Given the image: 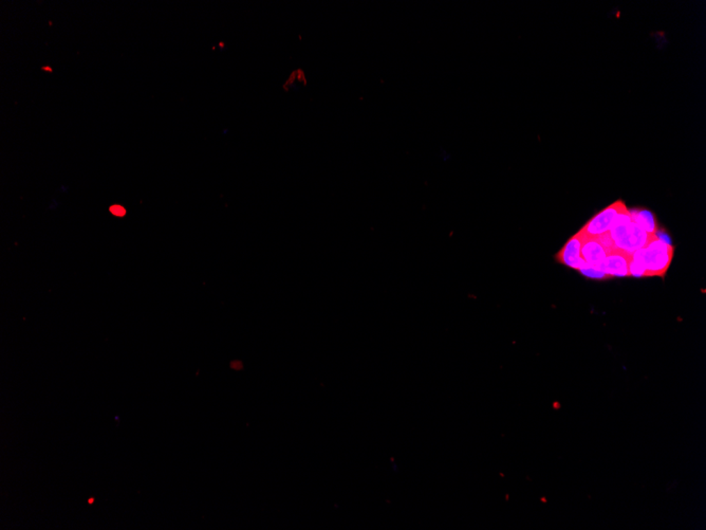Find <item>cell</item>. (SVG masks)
<instances>
[{"mask_svg": "<svg viewBox=\"0 0 706 530\" xmlns=\"http://www.w3.org/2000/svg\"><path fill=\"white\" fill-rule=\"evenodd\" d=\"M675 248L658 235H652L650 241L642 249L632 255L629 263V276L664 278L673 259Z\"/></svg>", "mask_w": 706, "mask_h": 530, "instance_id": "6da1fadb", "label": "cell"}, {"mask_svg": "<svg viewBox=\"0 0 706 530\" xmlns=\"http://www.w3.org/2000/svg\"><path fill=\"white\" fill-rule=\"evenodd\" d=\"M608 234L613 243L614 250H620L630 255L645 247L652 236L632 220L627 208L618 215Z\"/></svg>", "mask_w": 706, "mask_h": 530, "instance_id": "7a4b0ae2", "label": "cell"}, {"mask_svg": "<svg viewBox=\"0 0 706 530\" xmlns=\"http://www.w3.org/2000/svg\"><path fill=\"white\" fill-rule=\"evenodd\" d=\"M627 207L622 200L616 201L597 213L579 231L584 239H596L609 232L618 215Z\"/></svg>", "mask_w": 706, "mask_h": 530, "instance_id": "3957f363", "label": "cell"}, {"mask_svg": "<svg viewBox=\"0 0 706 530\" xmlns=\"http://www.w3.org/2000/svg\"><path fill=\"white\" fill-rule=\"evenodd\" d=\"M584 241H585V239L579 232L573 235L565 243V245L561 248V251L557 253L556 257H555L557 263L567 266L569 268H572V269L577 270V271L581 269L586 264L583 261V259H581V246H583Z\"/></svg>", "mask_w": 706, "mask_h": 530, "instance_id": "277c9868", "label": "cell"}, {"mask_svg": "<svg viewBox=\"0 0 706 530\" xmlns=\"http://www.w3.org/2000/svg\"><path fill=\"white\" fill-rule=\"evenodd\" d=\"M632 255L620 251L612 250L608 252L605 264L603 265L606 273L612 278H628L629 276V263Z\"/></svg>", "mask_w": 706, "mask_h": 530, "instance_id": "5b68a950", "label": "cell"}, {"mask_svg": "<svg viewBox=\"0 0 706 530\" xmlns=\"http://www.w3.org/2000/svg\"><path fill=\"white\" fill-rule=\"evenodd\" d=\"M608 251L600 239H585L581 246V255L583 261L588 265L601 266L603 267L607 257Z\"/></svg>", "mask_w": 706, "mask_h": 530, "instance_id": "8992f818", "label": "cell"}, {"mask_svg": "<svg viewBox=\"0 0 706 530\" xmlns=\"http://www.w3.org/2000/svg\"><path fill=\"white\" fill-rule=\"evenodd\" d=\"M629 213L632 220H634L636 225H640L643 230L646 231V232L650 235L657 234V232H658V227H657L656 218H655L652 213L644 210L629 211Z\"/></svg>", "mask_w": 706, "mask_h": 530, "instance_id": "52a82bcc", "label": "cell"}, {"mask_svg": "<svg viewBox=\"0 0 706 530\" xmlns=\"http://www.w3.org/2000/svg\"><path fill=\"white\" fill-rule=\"evenodd\" d=\"M581 275L587 279L596 280V281H607L610 276L606 273L605 270L601 266L588 265L585 264L581 269L577 270Z\"/></svg>", "mask_w": 706, "mask_h": 530, "instance_id": "ba28073f", "label": "cell"}, {"mask_svg": "<svg viewBox=\"0 0 706 530\" xmlns=\"http://www.w3.org/2000/svg\"><path fill=\"white\" fill-rule=\"evenodd\" d=\"M306 83L307 79L304 70L296 69V70H293L290 73L286 82L282 85V88H284V91H289L293 87L296 86V85H306Z\"/></svg>", "mask_w": 706, "mask_h": 530, "instance_id": "9c48e42d", "label": "cell"}, {"mask_svg": "<svg viewBox=\"0 0 706 530\" xmlns=\"http://www.w3.org/2000/svg\"><path fill=\"white\" fill-rule=\"evenodd\" d=\"M111 212L113 213L115 216H124L126 214V210L121 206H113L111 208Z\"/></svg>", "mask_w": 706, "mask_h": 530, "instance_id": "30bf717a", "label": "cell"}]
</instances>
